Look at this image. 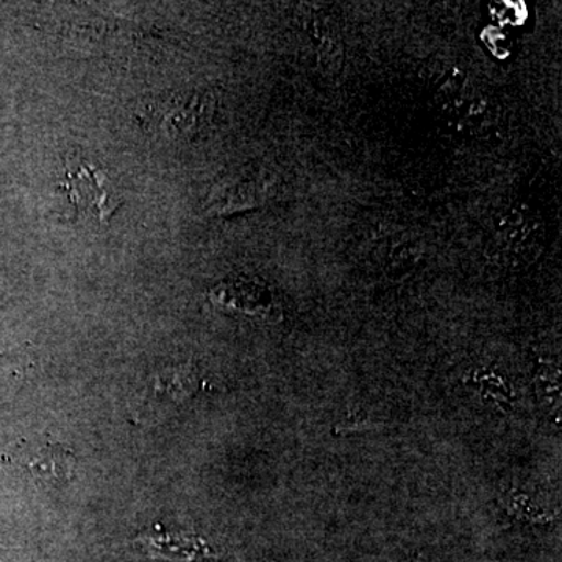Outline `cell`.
Masks as SVG:
<instances>
[{
  "label": "cell",
  "instance_id": "obj_5",
  "mask_svg": "<svg viewBox=\"0 0 562 562\" xmlns=\"http://www.w3.org/2000/svg\"><path fill=\"white\" fill-rule=\"evenodd\" d=\"M195 384L198 382H195L194 372L190 369H172V372H165L158 379L157 391L169 392L172 398L180 402L181 398L190 397Z\"/></svg>",
  "mask_w": 562,
  "mask_h": 562
},
{
  "label": "cell",
  "instance_id": "obj_3",
  "mask_svg": "<svg viewBox=\"0 0 562 562\" xmlns=\"http://www.w3.org/2000/svg\"><path fill=\"white\" fill-rule=\"evenodd\" d=\"M132 543L151 560L195 562L216 557L201 536L194 532L161 530L160 525L140 532Z\"/></svg>",
  "mask_w": 562,
  "mask_h": 562
},
{
  "label": "cell",
  "instance_id": "obj_1",
  "mask_svg": "<svg viewBox=\"0 0 562 562\" xmlns=\"http://www.w3.org/2000/svg\"><path fill=\"white\" fill-rule=\"evenodd\" d=\"M63 187L76 213L99 224H106L121 209L122 199L113 180L90 162L76 161L69 166Z\"/></svg>",
  "mask_w": 562,
  "mask_h": 562
},
{
  "label": "cell",
  "instance_id": "obj_4",
  "mask_svg": "<svg viewBox=\"0 0 562 562\" xmlns=\"http://www.w3.org/2000/svg\"><path fill=\"white\" fill-rule=\"evenodd\" d=\"M76 458L69 449L61 443H46L41 446L27 460V468L40 482L49 484H65L74 473Z\"/></svg>",
  "mask_w": 562,
  "mask_h": 562
},
{
  "label": "cell",
  "instance_id": "obj_2",
  "mask_svg": "<svg viewBox=\"0 0 562 562\" xmlns=\"http://www.w3.org/2000/svg\"><path fill=\"white\" fill-rule=\"evenodd\" d=\"M213 111L214 99L210 92H177L160 106L158 127L166 138L192 140L205 131Z\"/></svg>",
  "mask_w": 562,
  "mask_h": 562
}]
</instances>
